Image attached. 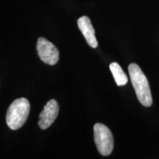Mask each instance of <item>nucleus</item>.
<instances>
[{
	"label": "nucleus",
	"mask_w": 159,
	"mask_h": 159,
	"mask_svg": "<svg viewBox=\"0 0 159 159\" xmlns=\"http://www.w3.org/2000/svg\"><path fill=\"white\" fill-rule=\"evenodd\" d=\"M129 75L133 86L141 104L150 107L152 104V97L148 80L142 69L136 63H130L128 66Z\"/></svg>",
	"instance_id": "f257e3e1"
},
{
	"label": "nucleus",
	"mask_w": 159,
	"mask_h": 159,
	"mask_svg": "<svg viewBox=\"0 0 159 159\" xmlns=\"http://www.w3.org/2000/svg\"><path fill=\"white\" fill-rule=\"evenodd\" d=\"M30 103L27 99L21 97L13 101L10 105L6 115V122L11 130L21 128L28 118Z\"/></svg>",
	"instance_id": "f03ea898"
},
{
	"label": "nucleus",
	"mask_w": 159,
	"mask_h": 159,
	"mask_svg": "<svg viewBox=\"0 0 159 159\" xmlns=\"http://www.w3.org/2000/svg\"><path fill=\"white\" fill-rule=\"evenodd\" d=\"M94 142L97 150L102 156H109L114 149V137L112 133L105 125L97 123L94 126Z\"/></svg>",
	"instance_id": "7ed1b4c3"
},
{
	"label": "nucleus",
	"mask_w": 159,
	"mask_h": 159,
	"mask_svg": "<svg viewBox=\"0 0 159 159\" xmlns=\"http://www.w3.org/2000/svg\"><path fill=\"white\" fill-rule=\"evenodd\" d=\"M36 49L40 59L43 63L53 66L58 62V49L52 43L46 39L45 38L41 37L38 39Z\"/></svg>",
	"instance_id": "20e7f679"
},
{
	"label": "nucleus",
	"mask_w": 159,
	"mask_h": 159,
	"mask_svg": "<svg viewBox=\"0 0 159 159\" xmlns=\"http://www.w3.org/2000/svg\"><path fill=\"white\" fill-rule=\"evenodd\" d=\"M59 113V105L55 99H51L46 104L39 115V126L42 130L50 127L57 119Z\"/></svg>",
	"instance_id": "39448f33"
},
{
	"label": "nucleus",
	"mask_w": 159,
	"mask_h": 159,
	"mask_svg": "<svg viewBox=\"0 0 159 159\" xmlns=\"http://www.w3.org/2000/svg\"><path fill=\"white\" fill-rule=\"evenodd\" d=\"M77 25L88 44L92 48H97L98 42L95 36V30L89 18L85 16L80 17L77 21Z\"/></svg>",
	"instance_id": "423d86ee"
},
{
	"label": "nucleus",
	"mask_w": 159,
	"mask_h": 159,
	"mask_svg": "<svg viewBox=\"0 0 159 159\" xmlns=\"http://www.w3.org/2000/svg\"><path fill=\"white\" fill-rule=\"evenodd\" d=\"M109 68H110L111 73L114 76L115 82H116L118 86H122V85H126L128 83V77H127L126 74L122 70V67L119 66V63L116 62L111 63Z\"/></svg>",
	"instance_id": "0eeeda50"
}]
</instances>
